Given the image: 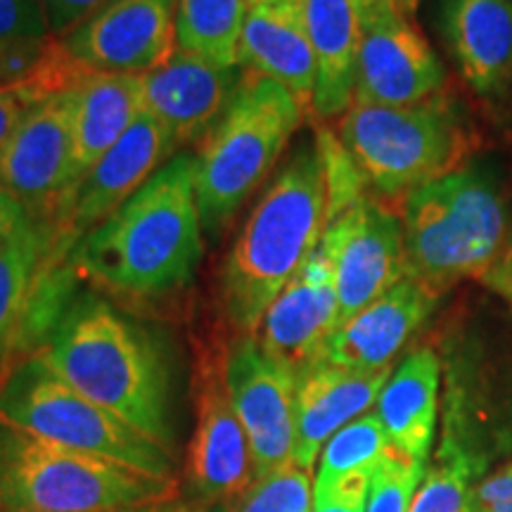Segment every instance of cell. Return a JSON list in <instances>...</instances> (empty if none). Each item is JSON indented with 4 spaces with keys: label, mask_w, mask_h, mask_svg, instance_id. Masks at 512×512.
Wrapping results in <instances>:
<instances>
[{
    "label": "cell",
    "mask_w": 512,
    "mask_h": 512,
    "mask_svg": "<svg viewBox=\"0 0 512 512\" xmlns=\"http://www.w3.org/2000/svg\"><path fill=\"white\" fill-rule=\"evenodd\" d=\"M197 159L174 155L69 252V271L114 294L157 299L190 285L200 266Z\"/></svg>",
    "instance_id": "1"
},
{
    "label": "cell",
    "mask_w": 512,
    "mask_h": 512,
    "mask_svg": "<svg viewBox=\"0 0 512 512\" xmlns=\"http://www.w3.org/2000/svg\"><path fill=\"white\" fill-rule=\"evenodd\" d=\"M36 354L76 392L174 453V377L150 330L105 299L81 294Z\"/></svg>",
    "instance_id": "2"
},
{
    "label": "cell",
    "mask_w": 512,
    "mask_h": 512,
    "mask_svg": "<svg viewBox=\"0 0 512 512\" xmlns=\"http://www.w3.org/2000/svg\"><path fill=\"white\" fill-rule=\"evenodd\" d=\"M328 181L318 143H304L247 216L221 273V302L238 335H256L266 311L320 245Z\"/></svg>",
    "instance_id": "3"
},
{
    "label": "cell",
    "mask_w": 512,
    "mask_h": 512,
    "mask_svg": "<svg viewBox=\"0 0 512 512\" xmlns=\"http://www.w3.org/2000/svg\"><path fill=\"white\" fill-rule=\"evenodd\" d=\"M406 278L441 297L463 280H484L510 235L508 192L489 162H467L401 202Z\"/></svg>",
    "instance_id": "4"
},
{
    "label": "cell",
    "mask_w": 512,
    "mask_h": 512,
    "mask_svg": "<svg viewBox=\"0 0 512 512\" xmlns=\"http://www.w3.org/2000/svg\"><path fill=\"white\" fill-rule=\"evenodd\" d=\"M178 496L176 477L147 475L0 422V512H98Z\"/></svg>",
    "instance_id": "5"
},
{
    "label": "cell",
    "mask_w": 512,
    "mask_h": 512,
    "mask_svg": "<svg viewBox=\"0 0 512 512\" xmlns=\"http://www.w3.org/2000/svg\"><path fill=\"white\" fill-rule=\"evenodd\" d=\"M306 110L280 86L254 72L230 98L226 112L197 152V207L204 233L219 235L266 181L302 126Z\"/></svg>",
    "instance_id": "6"
},
{
    "label": "cell",
    "mask_w": 512,
    "mask_h": 512,
    "mask_svg": "<svg viewBox=\"0 0 512 512\" xmlns=\"http://www.w3.org/2000/svg\"><path fill=\"white\" fill-rule=\"evenodd\" d=\"M339 143L384 202H403L422 185L470 162L472 133L444 93L411 107L354 102L339 119Z\"/></svg>",
    "instance_id": "7"
},
{
    "label": "cell",
    "mask_w": 512,
    "mask_h": 512,
    "mask_svg": "<svg viewBox=\"0 0 512 512\" xmlns=\"http://www.w3.org/2000/svg\"><path fill=\"white\" fill-rule=\"evenodd\" d=\"M0 422L147 475L174 477L169 448L76 392L36 351L17 361L0 382Z\"/></svg>",
    "instance_id": "8"
},
{
    "label": "cell",
    "mask_w": 512,
    "mask_h": 512,
    "mask_svg": "<svg viewBox=\"0 0 512 512\" xmlns=\"http://www.w3.org/2000/svg\"><path fill=\"white\" fill-rule=\"evenodd\" d=\"M320 247L337 287V328L406 278L403 221L375 192L325 223Z\"/></svg>",
    "instance_id": "9"
},
{
    "label": "cell",
    "mask_w": 512,
    "mask_h": 512,
    "mask_svg": "<svg viewBox=\"0 0 512 512\" xmlns=\"http://www.w3.org/2000/svg\"><path fill=\"white\" fill-rule=\"evenodd\" d=\"M228 394L247 432L252 482L292 463L297 373L266 354L256 335H238L223 358Z\"/></svg>",
    "instance_id": "10"
},
{
    "label": "cell",
    "mask_w": 512,
    "mask_h": 512,
    "mask_svg": "<svg viewBox=\"0 0 512 512\" xmlns=\"http://www.w3.org/2000/svg\"><path fill=\"white\" fill-rule=\"evenodd\" d=\"M174 152L169 133L143 110L119 143L88 171L67 207L50 221L55 230L50 261L64 266L69 252L124 207Z\"/></svg>",
    "instance_id": "11"
},
{
    "label": "cell",
    "mask_w": 512,
    "mask_h": 512,
    "mask_svg": "<svg viewBox=\"0 0 512 512\" xmlns=\"http://www.w3.org/2000/svg\"><path fill=\"white\" fill-rule=\"evenodd\" d=\"M446 69L394 0L361 19L354 102L411 107L444 93Z\"/></svg>",
    "instance_id": "12"
},
{
    "label": "cell",
    "mask_w": 512,
    "mask_h": 512,
    "mask_svg": "<svg viewBox=\"0 0 512 512\" xmlns=\"http://www.w3.org/2000/svg\"><path fill=\"white\" fill-rule=\"evenodd\" d=\"M79 79V76H76ZM74 79V81H76ZM74 164L72 83L38 100L0 152V188L53 221L67 200Z\"/></svg>",
    "instance_id": "13"
},
{
    "label": "cell",
    "mask_w": 512,
    "mask_h": 512,
    "mask_svg": "<svg viewBox=\"0 0 512 512\" xmlns=\"http://www.w3.org/2000/svg\"><path fill=\"white\" fill-rule=\"evenodd\" d=\"M176 10L178 0H107L60 46L91 72L150 74L176 53Z\"/></svg>",
    "instance_id": "14"
},
{
    "label": "cell",
    "mask_w": 512,
    "mask_h": 512,
    "mask_svg": "<svg viewBox=\"0 0 512 512\" xmlns=\"http://www.w3.org/2000/svg\"><path fill=\"white\" fill-rule=\"evenodd\" d=\"M185 498L197 510L228 505L252 484L249 441L230 401L221 368H204L197 389V420L185 463Z\"/></svg>",
    "instance_id": "15"
},
{
    "label": "cell",
    "mask_w": 512,
    "mask_h": 512,
    "mask_svg": "<svg viewBox=\"0 0 512 512\" xmlns=\"http://www.w3.org/2000/svg\"><path fill=\"white\" fill-rule=\"evenodd\" d=\"M242 79V67H221L207 57L176 48L162 67L140 76L143 107L162 124L178 150L207 136L226 112Z\"/></svg>",
    "instance_id": "16"
},
{
    "label": "cell",
    "mask_w": 512,
    "mask_h": 512,
    "mask_svg": "<svg viewBox=\"0 0 512 512\" xmlns=\"http://www.w3.org/2000/svg\"><path fill=\"white\" fill-rule=\"evenodd\" d=\"M337 330V287L332 264L323 247L313 249L302 268L266 311L256 339L266 354L294 373L323 361V351Z\"/></svg>",
    "instance_id": "17"
},
{
    "label": "cell",
    "mask_w": 512,
    "mask_h": 512,
    "mask_svg": "<svg viewBox=\"0 0 512 512\" xmlns=\"http://www.w3.org/2000/svg\"><path fill=\"white\" fill-rule=\"evenodd\" d=\"M392 373V368L361 373L325 361L302 370L294 401L292 463L311 472L323 446L377 403Z\"/></svg>",
    "instance_id": "18"
},
{
    "label": "cell",
    "mask_w": 512,
    "mask_h": 512,
    "mask_svg": "<svg viewBox=\"0 0 512 512\" xmlns=\"http://www.w3.org/2000/svg\"><path fill=\"white\" fill-rule=\"evenodd\" d=\"M437 299V294L418 280L403 278L399 285L332 332L325 344L323 361L361 373L392 368V361L408 339L432 316Z\"/></svg>",
    "instance_id": "19"
},
{
    "label": "cell",
    "mask_w": 512,
    "mask_h": 512,
    "mask_svg": "<svg viewBox=\"0 0 512 512\" xmlns=\"http://www.w3.org/2000/svg\"><path fill=\"white\" fill-rule=\"evenodd\" d=\"M439 31L460 79L482 98L512 81V0H441Z\"/></svg>",
    "instance_id": "20"
},
{
    "label": "cell",
    "mask_w": 512,
    "mask_h": 512,
    "mask_svg": "<svg viewBox=\"0 0 512 512\" xmlns=\"http://www.w3.org/2000/svg\"><path fill=\"white\" fill-rule=\"evenodd\" d=\"M240 67L278 81L311 114L316 62L304 0H252L240 38Z\"/></svg>",
    "instance_id": "21"
},
{
    "label": "cell",
    "mask_w": 512,
    "mask_h": 512,
    "mask_svg": "<svg viewBox=\"0 0 512 512\" xmlns=\"http://www.w3.org/2000/svg\"><path fill=\"white\" fill-rule=\"evenodd\" d=\"M143 110L140 76L83 69L79 79L72 83V181H69L67 200L62 202L57 214L67 207L88 171L119 143Z\"/></svg>",
    "instance_id": "22"
},
{
    "label": "cell",
    "mask_w": 512,
    "mask_h": 512,
    "mask_svg": "<svg viewBox=\"0 0 512 512\" xmlns=\"http://www.w3.org/2000/svg\"><path fill=\"white\" fill-rule=\"evenodd\" d=\"M306 29L316 62L311 114L342 119L354 105L361 19L351 0H304Z\"/></svg>",
    "instance_id": "23"
},
{
    "label": "cell",
    "mask_w": 512,
    "mask_h": 512,
    "mask_svg": "<svg viewBox=\"0 0 512 512\" xmlns=\"http://www.w3.org/2000/svg\"><path fill=\"white\" fill-rule=\"evenodd\" d=\"M53 240V223L36 219L0 247V382L29 354L31 313Z\"/></svg>",
    "instance_id": "24"
},
{
    "label": "cell",
    "mask_w": 512,
    "mask_h": 512,
    "mask_svg": "<svg viewBox=\"0 0 512 512\" xmlns=\"http://www.w3.org/2000/svg\"><path fill=\"white\" fill-rule=\"evenodd\" d=\"M439 377V356L430 347H418L389 375L377 399L375 413L389 446L420 463H427L437 427Z\"/></svg>",
    "instance_id": "25"
},
{
    "label": "cell",
    "mask_w": 512,
    "mask_h": 512,
    "mask_svg": "<svg viewBox=\"0 0 512 512\" xmlns=\"http://www.w3.org/2000/svg\"><path fill=\"white\" fill-rule=\"evenodd\" d=\"M252 0H178L176 43L221 67H240V38Z\"/></svg>",
    "instance_id": "26"
},
{
    "label": "cell",
    "mask_w": 512,
    "mask_h": 512,
    "mask_svg": "<svg viewBox=\"0 0 512 512\" xmlns=\"http://www.w3.org/2000/svg\"><path fill=\"white\" fill-rule=\"evenodd\" d=\"M389 439L377 413H366L342 427L320 451L318 475L313 479V496L323 494L347 477L373 475L389 453Z\"/></svg>",
    "instance_id": "27"
},
{
    "label": "cell",
    "mask_w": 512,
    "mask_h": 512,
    "mask_svg": "<svg viewBox=\"0 0 512 512\" xmlns=\"http://www.w3.org/2000/svg\"><path fill=\"white\" fill-rule=\"evenodd\" d=\"M482 472V463L446 430L437 460L422 477L418 494L408 512H467L470 510L475 479Z\"/></svg>",
    "instance_id": "28"
},
{
    "label": "cell",
    "mask_w": 512,
    "mask_h": 512,
    "mask_svg": "<svg viewBox=\"0 0 512 512\" xmlns=\"http://www.w3.org/2000/svg\"><path fill=\"white\" fill-rule=\"evenodd\" d=\"M230 512H313L311 475L294 463L252 482Z\"/></svg>",
    "instance_id": "29"
},
{
    "label": "cell",
    "mask_w": 512,
    "mask_h": 512,
    "mask_svg": "<svg viewBox=\"0 0 512 512\" xmlns=\"http://www.w3.org/2000/svg\"><path fill=\"white\" fill-rule=\"evenodd\" d=\"M83 69L86 67L76 64L62 48L60 62H57L53 69H48L46 74L24 83H15V86L0 88V152L8 145L12 133L17 131V126L22 124V119L27 117L31 107H34L38 100L46 98V95L62 91L69 83H74V79L83 72Z\"/></svg>",
    "instance_id": "30"
},
{
    "label": "cell",
    "mask_w": 512,
    "mask_h": 512,
    "mask_svg": "<svg viewBox=\"0 0 512 512\" xmlns=\"http://www.w3.org/2000/svg\"><path fill=\"white\" fill-rule=\"evenodd\" d=\"M427 463L413 460L389 448L382 463L370 475L366 512H408L418 494Z\"/></svg>",
    "instance_id": "31"
},
{
    "label": "cell",
    "mask_w": 512,
    "mask_h": 512,
    "mask_svg": "<svg viewBox=\"0 0 512 512\" xmlns=\"http://www.w3.org/2000/svg\"><path fill=\"white\" fill-rule=\"evenodd\" d=\"M60 57L62 46L57 38L46 43H0V88L46 74Z\"/></svg>",
    "instance_id": "32"
},
{
    "label": "cell",
    "mask_w": 512,
    "mask_h": 512,
    "mask_svg": "<svg viewBox=\"0 0 512 512\" xmlns=\"http://www.w3.org/2000/svg\"><path fill=\"white\" fill-rule=\"evenodd\" d=\"M50 36L38 0H0V43H46Z\"/></svg>",
    "instance_id": "33"
},
{
    "label": "cell",
    "mask_w": 512,
    "mask_h": 512,
    "mask_svg": "<svg viewBox=\"0 0 512 512\" xmlns=\"http://www.w3.org/2000/svg\"><path fill=\"white\" fill-rule=\"evenodd\" d=\"M43 15H46L50 36L64 38L81 27L88 17H93L107 0H38Z\"/></svg>",
    "instance_id": "34"
},
{
    "label": "cell",
    "mask_w": 512,
    "mask_h": 512,
    "mask_svg": "<svg viewBox=\"0 0 512 512\" xmlns=\"http://www.w3.org/2000/svg\"><path fill=\"white\" fill-rule=\"evenodd\" d=\"M370 475L347 477L313 496V512H366Z\"/></svg>",
    "instance_id": "35"
},
{
    "label": "cell",
    "mask_w": 512,
    "mask_h": 512,
    "mask_svg": "<svg viewBox=\"0 0 512 512\" xmlns=\"http://www.w3.org/2000/svg\"><path fill=\"white\" fill-rule=\"evenodd\" d=\"M467 512H512V460L475 486Z\"/></svg>",
    "instance_id": "36"
},
{
    "label": "cell",
    "mask_w": 512,
    "mask_h": 512,
    "mask_svg": "<svg viewBox=\"0 0 512 512\" xmlns=\"http://www.w3.org/2000/svg\"><path fill=\"white\" fill-rule=\"evenodd\" d=\"M38 216L27 204L19 202L12 192L0 188V247L17 238L24 228H29Z\"/></svg>",
    "instance_id": "37"
},
{
    "label": "cell",
    "mask_w": 512,
    "mask_h": 512,
    "mask_svg": "<svg viewBox=\"0 0 512 512\" xmlns=\"http://www.w3.org/2000/svg\"><path fill=\"white\" fill-rule=\"evenodd\" d=\"M486 285L494 287L498 294H503L508 299L510 309H512V226H510V235H508V245H505L501 259L498 264L491 268L489 275H486Z\"/></svg>",
    "instance_id": "38"
},
{
    "label": "cell",
    "mask_w": 512,
    "mask_h": 512,
    "mask_svg": "<svg viewBox=\"0 0 512 512\" xmlns=\"http://www.w3.org/2000/svg\"><path fill=\"white\" fill-rule=\"evenodd\" d=\"M98 512H204L197 510L185 496L171 498V501L147 503V505H133V508H114V510H98Z\"/></svg>",
    "instance_id": "39"
},
{
    "label": "cell",
    "mask_w": 512,
    "mask_h": 512,
    "mask_svg": "<svg viewBox=\"0 0 512 512\" xmlns=\"http://www.w3.org/2000/svg\"><path fill=\"white\" fill-rule=\"evenodd\" d=\"M351 3H354V8L358 12V19H366L370 12H375L382 3H387V0H351Z\"/></svg>",
    "instance_id": "40"
},
{
    "label": "cell",
    "mask_w": 512,
    "mask_h": 512,
    "mask_svg": "<svg viewBox=\"0 0 512 512\" xmlns=\"http://www.w3.org/2000/svg\"><path fill=\"white\" fill-rule=\"evenodd\" d=\"M420 3H422V0H396V5H399L403 15H408V17H411L413 12L420 8Z\"/></svg>",
    "instance_id": "41"
},
{
    "label": "cell",
    "mask_w": 512,
    "mask_h": 512,
    "mask_svg": "<svg viewBox=\"0 0 512 512\" xmlns=\"http://www.w3.org/2000/svg\"><path fill=\"white\" fill-rule=\"evenodd\" d=\"M204 512H230V508H228V505H214V508H209Z\"/></svg>",
    "instance_id": "42"
},
{
    "label": "cell",
    "mask_w": 512,
    "mask_h": 512,
    "mask_svg": "<svg viewBox=\"0 0 512 512\" xmlns=\"http://www.w3.org/2000/svg\"><path fill=\"white\" fill-rule=\"evenodd\" d=\"M508 95L512 98V81H510V88H508Z\"/></svg>",
    "instance_id": "43"
}]
</instances>
